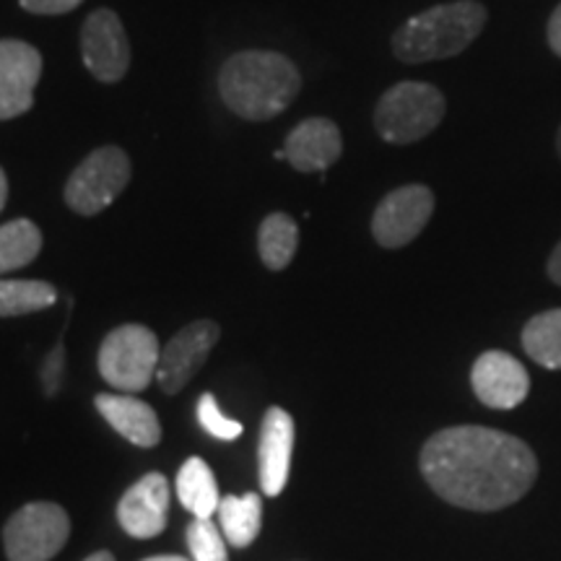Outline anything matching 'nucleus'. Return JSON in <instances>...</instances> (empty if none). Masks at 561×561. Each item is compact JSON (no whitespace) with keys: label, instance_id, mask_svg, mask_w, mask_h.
<instances>
[{"label":"nucleus","instance_id":"1","mask_svg":"<svg viewBox=\"0 0 561 561\" xmlns=\"http://www.w3.org/2000/svg\"><path fill=\"white\" fill-rule=\"evenodd\" d=\"M421 473L445 502L462 510L510 507L538 476L536 455L523 439L486 426H453L430 437Z\"/></svg>","mask_w":561,"mask_h":561},{"label":"nucleus","instance_id":"2","mask_svg":"<svg viewBox=\"0 0 561 561\" xmlns=\"http://www.w3.org/2000/svg\"><path fill=\"white\" fill-rule=\"evenodd\" d=\"M301 91V73L280 53L242 50L219 70V94L237 117L265 123L291 107Z\"/></svg>","mask_w":561,"mask_h":561},{"label":"nucleus","instance_id":"3","mask_svg":"<svg viewBox=\"0 0 561 561\" xmlns=\"http://www.w3.org/2000/svg\"><path fill=\"white\" fill-rule=\"evenodd\" d=\"M486 24V9L476 0L434 5L416 13L392 34V53L403 62L445 60L466 50Z\"/></svg>","mask_w":561,"mask_h":561},{"label":"nucleus","instance_id":"4","mask_svg":"<svg viewBox=\"0 0 561 561\" xmlns=\"http://www.w3.org/2000/svg\"><path fill=\"white\" fill-rule=\"evenodd\" d=\"M445 110V96L437 87L424 81H401L377 102L375 128L388 144H416L437 130Z\"/></svg>","mask_w":561,"mask_h":561},{"label":"nucleus","instance_id":"5","mask_svg":"<svg viewBox=\"0 0 561 561\" xmlns=\"http://www.w3.org/2000/svg\"><path fill=\"white\" fill-rule=\"evenodd\" d=\"M159 341L146 325H121L107 333L100 348L104 382L117 392H140L151 385L159 367Z\"/></svg>","mask_w":561,"mask_h":561},{"label":"nucleus","instance_id":"6","mask_svg":"<svg viewBox=\"0 0 561 561\" xmlns=\"http://www.w3.org/2000/svg\"><path fill=\"white\" fill-rule=\"evenodd\" d=\"M130 182V159L117 146H100L70 172L66 203L79 216H96L121 198Z\"/></svg>","mask_w":561,"mask_h":561},{"label":"nucleus","instance_id":"7","mask_svg":"<svg viewBox=\"0 0 561 561\" xmlns=\"http://www.w3.org/2000/svg\"><path fill=\"white\" fill-rule=\"evenodd\" d=\"M70 536L66 510L53 502L24 504L5 523L3 546L9 561H50Z\"/></svg>","mask_w":561,"mask_h":561},{"label":"nucleus","instance_id":"8","mask_svg":"<svg viewBox=\"0 0 561 561\" xmlns=\"http://www.w3.org/2000/svg\"><path fill=\"white\" fill-rule=\"evenodd\" d=\"M81 55L89 73L102 83H117L130 68V42L121 16L110 9L89 13L81 26Z\"/></svg>","mask_w":561,"mask_h":561},{"label":"nucleus","instance_id":"9","mask_svg":"<svg viewBox=\"0 0 561 561\" xmlns=\"http://www.w3.org/2000/svg\"><path fill=\"white\" fill-rule=\"evenodd\" d=\"M434 214V195L426 185H403L385 195L371 216V234L388 250L416 240Z\"/></svg>","mask_w":561,"mask_h":561},{"label":"nucleus","instance_id":"10","mask_svg":"<svg viewBox=\"0 0 561 561\" xmlns=\"http://www.w3.org/2000/svg\"><path fill=\"white\" fill-rule=\"evenodd\" d=\"M221 339V328L214 320H195L185 325L174 339L161 348L157 380L167 396H178L195 371L206 364L210 348Z\"/></svg>","mask_w":561,"mask_h":561},{"label":"nucleus","instance_id":"11","mask_svg":"<svg viewBox=\"0 0 561 561\" xmlns=\"http://www.w3.org/2000/svg\"><path fill=\"white\" fill-rule=\"evenodd\" d=\"M42 76L37 47L21 39H0V121H13L34 107Z\"/></svg>","mask_w":561,"mask_h":561},{"label":"nucleus","instance_id":"12","mask_svg":"<svg viewBox=\"0 0 561 561\" xmlns=\"http://www.w3.org/2000/svg\"><path fill=\"white\" fill-rule=\"evenodd\" d=\"M471 385L476 398L496 411L517 409L530 390L528 369L507 351H486L473 364Z\"/></svg>","mask_w":561,"mask_h":561},{"label":"nucleus","instance_id":"13","mask_svg":"<svg viewBox=\"0 0 561 561\" xmlns=\"http://www.w3.org/2000/svg\"><path fill=\"white\" fill-rule=\"evenodd\" d=\"M167 510H170V481L161 473H146L125 491L117 504V520L128 536L146 541L167 528Z\"/></svg>","mask_w":561,"mask_h":561},{"label":"nucleus","instance_id":"14","mask_svg":"<svg viewBox=\"0 0 561 561\" xmlns=\"http://www.w3.org/2000/svg\"><path fill=\"white\" fill-rule=\"evenodd\" d=\"M341 153V128L328 117H307L284 140V159L297 172H328Z\"/></svg>","mask_w":561,"mask_h":561},{"label":"nucleus","instance_id":"15","mask_svg":"<svg viewBox=\"0 0 561 561\" xmlns=\"http://www.w3.org/2000/svg\"><path fill=\"white\" fill-rule=\"evenodd\" d=\"M294 453V419L284 409L265 411L261 426V445H257V458H261V486L263 494L278 496L289 483Z\"/></svg>","mask_w":561,"mask_h":561},{"label":"nucleus","instance_id":"16","mask_svg":"<svg viewBox=\"0 0 561 561\" xmlns=\"http://www.w3.org/2000/svg\"><path fill=\"white\" fill-rule=\"evenodd\" d=\"M94 405L112 430L123 434V437L133 442V445H159L161 424L157 411H153L149 403L138 401V398L128 396V392H125V396H117V392H100Z\"/></svg>","mask_w":561,"mask_h":561},{"label":"nucleus","instance_id":"17","mask_svg":"<svg viewBox=\"0 0 561 561\" xmlns=\"http://www.w3.org/2000/svg\"><path fill=\"white\" fill-rule=\"evenodd\" d=\"M221 520L224 538L237 549H244L257 538L263 523V500L261 494L250 491L244 496H221L219 510H216Z\"/></svg>","mask_w":561,"mask_h":561},{"label":"nucleus","instance_id":"18","mask_svg":"<svg viewBox=\"0 0 561 561\" xmlns=\"http://www.w3.org/2000/svg\"><path fill=\"white\" fill-rule=\"evenodd\" d=\"M178 496L180 504L195 517H214L219 510V486H216L214 473H210L208 462L201 458H187L185 466L178 473Z\"/></svg>","mask_w":561,"mask_h":561},{"label":"nucleus","instance_id":"19","mask_svg":"<svg viewBox=\"0 0 561 561\" xmlns=\"http://www.w3.org/2000/svg\"><path fill=\"white\" fill-rule=\"evenodd\" d=\"M299 248V227L291 216L271 214L257 229V250L261 261L271 271H284L294 261Z\"/></svg>","mask_w":561,"mask_h":561},{"label":"nucleus","instance_id":"20","mask_svg":"<svg viewBox=\"0 0 561 561\" xmlns=\"http://www.w3.org/2000/svg\"><path fill=\"white\" fill-rule=\"evenodd\" d=\"M523 348L546 369H561V307L536 314L523 328Z\"/></svg>","mask_w":561,"mask_h":561},{"label":"nucleus","instance_id":"21","mask_svg":"<svg viewBox=\"0 0 561 561\" xmlns=\"http://www.w3.org/2000/svg\"><path fill=\"white\" fill-rule=\"evenodd\" d=\"M58 301V291L47 280H0V318L42 312Z\"/></svg>","mask_w":561,"mask_h":561},{"label":"nucleus","instance_id":"22","mask_svg":"<svg viewBox=\"0 0 561 561\" xmlns=\"http://www.w3.org/2000/svg\"><path fill=\"white\" fill-rule=\"evenodd\" d=\"M42 250V231L30 219H13L0 227V273L34 263Z\"/></svg>","mask_w":561,"mask_h":561},{"label":"nucleus","instance_id":"23","mask_svg":"<svg viewBox=\"0 0 561 561\" xmlns=\"http://www.w3.org/2000/svg\"><path fill=\"white\" fill-rule=\"evenodd\" d=\"M187 549H191L193 561H229L227 541L210 517H195L187 525Z\"/></svg>","mask_w":561,"mask_h":561},{"label":"nucleus","instance_id":"24","mask_svg":"<svg viewBox=\"0 0 561 561\" xmlns=\"http://www.w3.org/2000/svg\"><path fill=\"white\" fill-rule=\"evenodd\" d=\"M198 424L210 434V437L224 439V442L237 439L244 432V426L240 424V421L224 416L219 405H216L214 392H203V396H201V401H198Z\"/></svg>","mask_w":561,"mask_h":561},{"label":"nucleus","instance_id":"25","mask_svg":"<svg viewBox=\"0 0 561 561\" xmlns=\"http://www.w3.org/2000/svg\"><path fill=\"white\" fill-rule=\"evenodd\" d=\"M62 369H66V348H62V343H58V346L50 351L45 364H42V385H45L47 396H55V392L60 390Z\"/></svg>","mask_w":561,"mask_h":561},{"label":"nucleus","instance_id":"26","mask_svg":"<svg viewBox=\"0 0 561 561\" xmlns=\"http://www.w3.org/2000/svg\"><path fill=\"white\" fill-rule=\"evenodd\" d=\"M19 3L34 16H62V13L79 9L83 0H19Z\"/></svg>","mask_w":561,"mask_h":561},{"label":"nucleus","instance_id":"27","mask_svg":"<svg viewBox=\"0 0 561 561\" xmlns=\"http://www.w3.org/2000/svg\"><path fill=\"white\" fill-rule=\"evenodd\" d=\"M549 45H551V50L561 58V3L553 9L551 19H549Z\"/></svg>","mask_w":561,"mask_h":561},{"label":"nucleus","instance_id":"28","mask_svg":"<svg viewBox=\"0 0 561 561\" xmlns=\"http://www.w3.org/2000/svg\"><path fill=\"white\" fill-rule=\"evenodd\" d=\"M549 278L553 284L561 286V242L557 244V250H553L549 257Z\"/></svg>","mask_w":561,"mask_h":561},{"label":"nucleus","instance_id":"29","mask_svg":"<svg viewBox=\"0 0 561 561\" xmlns=\"http://www.w3.org/2000/svg\"><path fill=\"white\" fill-rule=\"evenodd\" d=\"M5 201H9V178H5L3 167H0V210H3Z\"/></svg>","mask_w":561,"mask_h":561},{"label":"nucleus","instance_id":"30","mask_svg":"<svg viewBox=\"0 0 561 561\" xmlns=\"http://www.w3.org/2000/svg\"><path fill=\"white\" fill-rule=\"evenodd\" d=\"M83 561H115V557H112L110 551H96V553H91V557H87Z\"/></svg>","mask_w":561,"mask_h":561},{"label":"nucleus","instance_id":"31","mask_svg":"<svg viewBox=\"0 0 561 561\" xmlns=\"http://www.w3.org/2000/svg\"><path fill=\"white\" fill-rule=\"evenodd\" d=\"M144 561H187L182 557H170V553H164V557H151V559H144Z\"/></svg>","mask_w":561,"mask_h":561},{"label":"nucleus","instance_id":"32","mask_svg":"<svg viewBox=\"0 0 561 561\" xmlns=\"http://www.w3.org/2000/svg\"><path fill=\"white\" fill-rule=\"evenodd\" d=\"M557 149H559V157H561V128L557 133Z\"/></svg>","mask_w":561,"mask_h":561}]
</instances>
